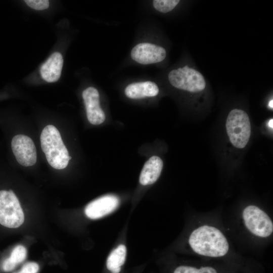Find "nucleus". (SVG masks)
<instances>
[{
  "label": "nucleus",
  "mask_w": 273,
  "mask_h": 273,
  "mask_svg": "<svg viewBox=\"0 0 273 273\" xmlns=\"http://www.w3.org/2000/svg\"><path fill=\"white\" fill-rule=\"evenodd\" d=\"M189 243L195 252L208 257L223 256L229 249V243L221 232L207 225L194 230L190 236Z\"/></svg>",
  "instance_id": "nucleus-1"
},
{
  "label": "nucleus",
  "mask_w": 273,
  "mask_h": 273,
  "mask_svg": "<svg viewBox=\"0 0 273 273\" xmlns=\"http://www.w3.org/2000/svg\"><path fill=\"white\" fill-rule=\"evenodd\" d=\"M40 139L42 150L49 164L56 169L65 168L71 157L57 128L53 125L46 126Z\"/></svg>",
  "instance_id": "nucleus-2"
},
{
  "label": "nucleus",
  "mask_w": 273,
  "mask_h": 273,
  "mask_svg": "<svg viewBox=\"0 0 273 273\" xmlns=\"http://www.w3.org/2000/svg\"><path fill=\"white\" fill-rule=\"evenodd\" d=\"M226 129L233 146L240 149L244 148L251 134V124L247 113L238 109L231 111L226 119Z\"/></svg>",
  "instance_id": "nucleus-3"
},
{
  "label": "nucleus",
  "mask_w": 273,
  "mask_h": 273,
  "mask_svg": "<svg viewBox=\"0 0 273 273\" xmlns=\"http://www.w3.org/2000/svg\"><path fill=\"white\" fill-rule=\"evenodd\" d=\"M24 221V213L15 194L11 190L0 191V224L14 229Z\"/></svg>",
  "instance_id": "nucleus-4"
},
{
  "label": "nucleus",
  "mask_w": 273,
  "mask_h": 273,
  "mask_svg": "<svg viewBox=\"0 0 273 273\" xmlns=\"http://www.w3.org/2000/svg\"><path fill=\"white\" fill-rule=\"evenodd\" d=\"M168 77L172 86L189 92L198 93L204 90L206 87V81L203 75L188 66L171 70Z\"/></svg>",
  "instance_id": "nucleus-5"
},
{
  "label": "nucleus",
  "mask_w": 273,
  "mask_h": 273,
  "mask_svg": "<svg viewBox=\"0 0 273 273\" xmlns=\"http://www.w3.org/2000/svg\"><path fill=\"white\" fill-rule=\"evenodd\" d=\"M246 227L253 234L259 237L269 236L273 231V223L268 215L254 205L246 207L243 211Z\"/></svg>",
  "instance_id": "nucleus-6"
},
{
  "label": "nucleus",
  "mask_w": 273,
  "mask_h": 273,
  "mask_svg": "<svg viewBox=\"0 0 273 273\" xmlns=\"http://www.w3.org/2000/svg\"><path fill=\"white\" fill-rule=\"evenodd\" d=\"M11 147L18 162L24 166H30L35 164L37 153L32 139L24 134H18L13 137Z\"/></svg>",
  "instance_id": "nucleus-7"
},
{
  "label": "nucleus",
  "mask_w": 273,
  "mask_h": 273,
  "mask_svg": "<svg viewBox=\"0 0 273 273\" xmlns=\"http://www.w3.org/2000/svg\"><path fill=\"white\" fill-rule=\"evenodd\" d=\"M166 50L163 47L148 42L140 43L130 53L131 58L141 64H150L162 61L166 57Z\"/></svg>",
  "instance_id": "nucleus-8"
},
{
  "label": "nucleus",
  "mask_w": 273,
  "mask_h": 273,
  "mask_svg": "<svg viewBox=\"0 0 273 273\" xmlns=\"http://www.w3.org/2000/svg\"><path fill=\"white\" fill-rule=\"evenodd\" d=\"M88 121L94 125H99L105 119V114L100 106L98 90L94 87H88L82 92Z\"/></svg>",
  "instance_id": "nucleus-9"
},
{
  "label": "nucleus",
  "mask_w": 273,
  "mask_h": 273,
  "mask_svg": "<svg viewBox=\"0 0 273 273\" xmlns=\"http://www.w3.org/2000/svg\"><path fill=\"white\" fill-rule=\"evenodd\" d=\"M118 198L109 195L99 198L85 208V215L90 219H98L113 212L119 205Z\"/></svg>",
  "instance_id": "nucleus-10"
},
{
  "label": "nucleus",
  "mask_w": 273,
  "mask_h": 273,
  "mask_svg": "<svg viewBox=\"0 0 273 273\" xmlns=\"http://www.w3.org/2000/svg\"><path fill=\"white\" fill-rule=\"evenodd\" d=\"M63 59L59 52H55L43 64L40 70L42 78L48 82L59 80L63 67Z\"/></svg>",
  "instance_id": "nucleus-11"
},
{
  "label": "nucleus",
  "mask_w": 273,
  "mask_h": 273,
  "mask_svg": "<svg viewBox=\"0 0 273 273\" xmlns=\"http://www.w3.org/2000/svg\"><path fill=\"white\" fill-rule=\"evenodd\" d=\"M163 161L157 156H153L145 163L141 172L139 181L141 185L146 186L154 184L160 175Z\"/></svg>",
  "instance_id": "nucleus-12"
},
{
  "label": "nucleus",
  "mask_w": 273,
  "mask_h": 273,
  "mask_svg": "<svg viewBox=\"0 0 273 273\" xmlns=\"http://www.w3.org/2000/svg\"><path fill=\"white\" fill-rule=\"evenodd\" d=\"M159 91L155 82L147 81L131 83L126 87L124 92L128 98L139 99L155 97L158 94Z\"/></svg>",
  "instance_id": "nucleus-13"
},
{
  "label": "nucleus",
  "mask_w": 273,
  "mask_h": 273,
  "mask_svg": "<svg viewBox=\"0 0 273 273\" xmlns=\"http://www.w3.org/2000/svg\"><path fill=\"white\" fill-rule=\"evenodd\" d=\"M126 254V248L125 245H120L113 250L107 258L106 266L107 268L112 270L121 267L124 263Z\"/></svg>",
  "instance_id": "nucleus-14"
},
{
  "label": "nucleus",
  "mask_w": 273,
  "mask_h": 273,
  "mask_svg": "<svg viewBox=\"0 0 273 273\" xmlns=\"http://www.w3.org/2000/svg\"><path fill=\"white\" fill-rule=\"evenodd\" d=\"M26 256V249L23 246L19 245L14 248L11 255L8 258L11 263L16 266L24 261Z\"/></svg>",
  "instance_id": "nucleus-15"
},
{
  "label": "nucleus",
  "mask_w": 273,
  "mask_h": 273,
  "mask_svg": "<svg viewBox=\"0 0 273 273\" xmlns=\"http://www.w3.org/2000/svg\"><path fill=\"white\" fill-rule=\"evenodd\" d=\"M179 2V0H154L153 5L158 11L166 13L172 10Z\"/></svg>",
  "instance_id": "nucleus-16"
},
{
  "label": "nucleus",
  "mask_w": 273,
  "mask_h": 273,
  "mask_svg": "<svg viewBox=\"0 0 273 273\" xmlns=\"http://www.w3.org/2000/svg\"><path fill=\"white\" fill-rule=\"evenodd\" d=\"M173 273H217L216 270L211 267H201L198 269L189 266H180L177 267Z\"/></svg>",
  "instance_id": "nucleus-17"
},
{
  "label": "nucleus",
  "mask_w": 273,
  "mask_h": 273,
  "mask_svg": "<svg viewBox=\"0 0 273 273\" xmlns=\"http://www.w3.org/2000/svg\"><path fill=\"white\" fill-rule=\"evenodd\" d=\"M24 2L29 7L36 10H43L49 7L48 0H26Z\"/></svg>",
  "instance_id": "nucleus-18"
},
{
  "label": "nucleus",
  "mask_w": 273,
  "mask_h": 273,
  "mask_svg": "<svg viewBox=\"0 0 273 273\" xmlns=\"http://www.w3.org/2000/svg\"><path fill=\"white\" fill-rule=\"evenodd\" d=\"M39 269V265L35 262L25 263L19 271L15 273H37Z\"/></svg>",
  "instance_id": "nucleus-19"
},
{
  "label": "nucleus",
  "mask_w": 273,
  "mask_h": 273,
  "mask_svg": "<svg viewBox=\"0 0 273 273\" xmlns=\"http://www.w3.org/2000/svg\"><path fill=\"white\" fill-rule=\"evenodd\" d=\"M268 125L270 128L272 129L273 128V119H271L269 120L268 123Z\"/></svg>",
  "instance_id": "nucleus-20"
},
{
  "label": "nucleus",
  "mask_w": 273,
  "mask_h": 273,
  "mask_svg": "<svg viewBox=\"0 0 273 273\" xmlns=\"http://www.w3.org/2000/svg\"><path fill=\"white\" fill-rule=\"evenodd\" d=\"M268 106L270 108H271V109H272L273 108V100H271L269 101V103H268Z\"/></svg>",
  "instance_id": "nucleus-21"
}]
</instances>
